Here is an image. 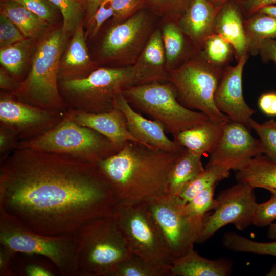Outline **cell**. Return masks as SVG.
Here are the masks:
<instances>
[{
  "label": "cell",
  "mask_w": 276,
  "mask_h": 276,
  "mask_svg": "<svg viewBox=\"0 0 276 276\" xmlns=\"http://www.w3.org/2000/svg\"><path fill=\"white\" fill-rule=\"evenodd\" d=\"M118 203L97 163L18 148L0 168V212L34 232L76 234L87 222L111 216Z\"/></svg>",
  "instance_id": "obj_1"
},
{
  "label": "cell",
  "mask_w": 276,
  "mask_h": 276,
  "mask_svg": "<svg viewBox=\"0 0 276 276\" xmlns=\"http://www.w3.org/2000/svg\"><path fill=\"white\" fill-rule=\"evenodd\" d=\"M181 152H169L129 141L97 164L118 203L146 202L168 194L169 173Z\"/></svg>",
  "instance_id": "obj_2"
},
{
  "label": "cell",
  "mask_w": 276,
  "mask_h": 276,
  "mask_svg": "<svg viewBox=\"0 0 276 276\" xmlns=\"http://www.w3.org/2000/svg\"><path fill=\"white\" fill-rule=\"evenodd\" d=\"M68 36L61 27L49 30L39 38L29 73L18 87L22 98L46 110L62 106L57 81Z\"/></svg>",
  "instance_id": "obj_3"
},
{
  "label": "cell",
  "mask_w": 276,
  "mask_h": 276,
  "mask_svg": "<svg viewBox=\"0 0 276 276\" xmlns=\"http://www.w3.org/2000/svg\"><path fill=\"white\" fill-rule=\"evenodd\" d=\"M76 234L80 242L77 276H113L132 254L112 216L87 222Z\"/></svg>",
  "instance_id": "obj_4"
},
{
  "label": "cell",
  "mask_w": 276,
  "mask_h": 276,
  "mask_svg": "<svg viewBox=\"0 0 276 276\" xmlns=\"http://www.w3.org/2000/svg\"><path fill=\"white\" fill-rule=\"evenodd\" d=\"M0 244L15 252L46 258L60 275L77 276L80 246L77 234L51 236L38 234L0 212Z\"/></svg>",
  "instance_id": "obj_5"
},
{
  "label": "cell",
  "mask_w": 276,
  "mask_h": 276,
  "mask_svg": "<svg viewBox=\"0 0 276 276\" xmlns=\"http://www.w3.org/2000/svg\"><path fill=\"white\" fill-rule=\"evenodd\" d=\"M224 68L209 63L199 54L169 71L167 80L175 88L182 105L203 113L212 120L227 122L229 119L217 109L214 102Z\"/></svg>",
  "instance_id": "obj_6"
},
{
  "label": "cell",
  "mask_w": 276,
  "mask_h": 276,
  "mask_svg": "<svg viewBox=\"0 0 276 276\" xmlns=\"http://www.w3.org/2000/svg\"><path fill=\"white\" fill-rule=\"evenodd\" d=\"M18 147L68 155L95 163L111 156L121 148L69 117L50 130L20 143Z\"/></svg>",
  "instance_id": "obj_7"
},
{
  "label": "cell",
  "mask_w": 276,
  "mask_h": 276,
  "mask_svg": "<svg viewBox=\"0 0 276 276\" xmlns=\"http://www.w3.org/2000/svg\"><path fill=\"white\" fill-rule=\"evenodd\" d=\"M112 216L132 254L157 266L171 265L173 257L145 202L117 203Z\"/></svg>",
  "instance_id": "obj_8"
},
{
  "label": "cell",
  "mask_w": 276,
  "mask_h": 276,
  "mask_svg": "<svg viewBox=\"0 0 276 276\" xmlns=\"http://www.w3.org/2000/svg\"><path fill=\"white\" fill-rule=\"evenodd\" d=\"M123 94L129 103L160 122L173 136L209 119L203 113L182 105L170 82L134 85Z\"/></svg>",
  "instance_id": "obj_9"
},
{
  "label": "cell",
  "mask_w": 276,
  "mask_h": 276,
  "mask_svg": "<svg viewBox=\"0 0 276 276\" xmlns=\"http://www.w3.org/2000/svg\"><path fill=\"white\" fill-rule=\"evenodd\" d=\"M163 233L174 260L198 243L205 216L192 214L178 196L167 194L145 202Z\"/></svg>",
  "instance_id": "obj_10"
},
{
  "label": "cell",
  "mask_w": 276,
  "mask_h": 276,
  "mask_svg": "<svg viewBox=\"0 0 276 276\" xmlns=\"http://www.w3.org/2000/svg\"><path fill=\"white\" fill-rule=\"evenodd\" d=\"M137 83L132 65L97 68L83 77L64 79L62 85L68 94L85 104L89 112L98 113L113 108L115 96Z\"/></svg>",
  "instance_id": "obj_11"
},
{
  "label": "cell",
  "mask_w": 276,
  "mask_h": 276,
  "mask_svg": "<svg viewBox=\"0 0 276 276\" xmlns=\"http://www.w3.org/2000/svg\"><path fill=\"white\" fill-rule=\"evenodd\" d=\"M258 203L254 189L237 182L221 191L215 198L212 214L205 216L198 243L203 242L223 226L232 224L238 230L253 223Z\"/></svg>",
  "instance_id": "obj_12"
},
{
  "label": "cell",
  "mask_w": 276,
  "mask_h": 276,
  "mask_svg": "<svg viewBox=\"0 0 276 276\" xmlns=\"http://www.w3.org/2000/svg\"><path fill=\"white\" fill-rule=\"evenodd\" d=\"M151 28L150 18L142 12L112 24L102 41V57L124 66L133 65L151 34Z\"/></svg>",
  "instance_id": "obj_13"
},
{
  "label": "cell",
  "mask_w": 276,
  "mask_h": 276,
  "mask_svg": "<svg viewBox=\"0 0 276 276\" xmlns=\"http://www.w3.org/2000/svg\"><path fill=\"white\" fill-rule=\"evenodd\" d=\"M251 129L231 120L225 123L222 137L210 153L206 165L218 166L237 171L252 158L264 154L262 145Z\"/></svg>",
  "instance_id": "obj_14"
},
{
  "label": "cell",
  "mask_w": 276,
  "mask_h": 276,
  "mask_svg": "<svg viewBox=\"0 0 276 276\" xmlns=\"http://www.w3.org/2000/svg\"><path fill=\"white\" fill-rule=\"evenodd\" d=\"M248 55L242 57L235 66L225 67L215 93L214 102L230 120L251 129L249 122L255 110L245 102L242 90L243 71Z\"/></svg>",
  "instance_id": "obj_15"
},
{
  "label": "cell",
  "mask_w": 276,
  "mask_h": 276,
  "mask_svg": "<svg viewBox=\"0 0 276 276\" xmlns=\"http://www.w3.org/2000/svg\"><path fill=\"white\" fill-rule=\"evenodd\" d=\"M113 106L124 115L127 127L132 136L144 145L172 153L180 152L185 149L166 135L162 123L155 120L147 119L136 112L123 93L115 96Z\"/></svg>",
  "instance_id": "obj_16"
},
{
  "label": "cell",
  "mask_w": 276,
  "mask_h": 276,
  "mask_svg": "<svg viewBox=\"0 0 276 276\" xmlns=\"http://www.w3.org/2000/svg\"><path fill=\"white\" fill-rule=\"evenodd\" d=\"M68 117L80 125L89 128L103 135L120 148L129 141L144 145L132 136L127 127L124 115L116 108L98 113L75 111Z\"/></svg>",
  "instance_id": "obj_17"
},
{
  "label": "cell",
  "mask_w": 276,
  "mask_h": 276,
  "mask_svg": "<svg viewBox=\"0 0 276 276\" xmlns=\"http://www.w3.org/2000/svg\"><path fill=\"white\" fill-rule=\"evenodd\" d=\"M220 9L209 0H192L178 20L182 31L198 52L205 39L216 33L215 20Z\"/></svg>",
  "instance_id": "obj_18"
},
{
  "label": "cell",
  "mask_w": 276,
  "mask_h": 276,
  "mask_svg": "<svg viewBox=\"0 0 276 276\" xmlns=\"http://www.w3.org/2000/svg\"><path fill=\"white\" fill-rule=\"evenodd\" d=\"M133 65L137 84L161 82L168 79V72L160 29L151 33Z\"/></svg>",
  "instance_id": "obj_19"
},
{
  "label": "cell",
  "mask_w": 276,
  "mask_h": 276,
  "mask_svg": "<svg viewBox=\"0 0 276 276\" xmlns=\"http://www.w3.org/2000/svg\"><path fill=\"white\" fill-rule=\"evenodd\" d=\"M244 22L237 6L227 1L221 7L215 17V32L232 45L237 61L249 55Z\"/></svg>",
  "instance_id": "obj_20"
},
{
  "label": "cell",
  "mask_w": 276,
  "mask_h": 276,
  "mask_svg": "<svg viewBox=\"0 0 276 276\" xmlns=\"http://www.w3.org/2000/svg\"><path fill=\"white\" fill-rule=\"evenodd\" d=\"M232 264L225 259L210 260L203 257L194 248L175 259L170 265V276H227Z\"/></svg>",
  "instance_id": "obj_21"
},
{
  "label": "cell",
  "mask_w": 276,
  "mask_h": 276,
  "mask_svg": "<svg viewBox=\"0 0 276 276\" xmlns=\"http://www.w3.org/2000/svg\"><path fill=\"white\" fill-rule=\"evenodd\" d=\"M226 122L209 119L174 135V140L187 150L203 155L211 153L218 144Z\"/></svg>",
  "instance_id": "obj_22"
},
{
  "label": "cell",
  "mask_w": 276,
  "mask_h": 276,
  "mask_svg": "<svg viewBox=\"0 0 276 276\" xmlns=\"http://www.w3.org/2000/svg\"><path fill=\"white\" fill-rule=\"evenodd\" d=\"M52 118L51 113L45 109L9 98L1 99L0 120L10 128L17 130L28 129L43 124Z\"/></svg>",
  "instance_id": "obj_23"
},
{
  "label": "cell",
  "mask_w": 276,
  "mask_h": 276,
  "mask_svg": "<svg viewBox=\"0 0 276 276\" xmlns=\"http://www.w3.org/2000/svg\"><path fill=\"white\" fill-rule=\"evenodd\" d=\"M85 39L82 21L76 28L61 58L59 73L63 75L65 79L71 78L76 74L88 75L95 70Z\"/></svg>",
  "instance_id": "obj_24"
},
{
  "label": "cell",
  "mask_w": 276,
  "mask_h": 276,
  "mask_svg": "<svg viewBox=\"0 0 276 276\" xmlns=\"http://www.w3.org/2000/svg\"><path fill=\"white\" fill-rule=\"evenodd\" d=\"M160 30L166 65L169 72L192 56L189 45H193L188 42L190 41L182 31L177 21L168 19Z\"/></svg>",
  "instance_id": "obj_25"
},
{
  "label": "cell",
  "mask_w": 276,
  "mask_h": 276,
  "mask_svg": "<svg viewBox=\"0 0 276 276\" xmlns=\"http://www.w3.org/2000/svg\"><path fill=\"white\" fill-rule=\"evenodd\" d=\"M237 182L255 189H276V163L261 154L250 159L235 174Z\"/></svg>",
  "instance_id": "obj_26"
},
{
  "label": "cell",
  "mask_w": 276,
  "mask_h": 276,
  "mask_svg": "<svg viewBox=\"0 0 276 276\" xmlns=\"http://www.w3.org/2000/svg\"><path fill=\"white\" fill-rule=\"evenodd\" d=\"M1 14L11 20L26 38L39 39L51 27L45 21L14 0H3Z\"/></svg>",
  "instance_id": "obj_27"
},
{
  "label": "cell",
  "mask_w": 276,
  "mask_h": 276,
  "mask_svg": "<svg viewBox=\"0 0 276 276\" xmlns=\"http://www.w3.org/2000/svg\"><path fill=\"white\" fill-rule=\"evenodd\" d=\"M202 156L186 148L180 153L169 173L168 194L178 196L187 183L204 171Z\"/></svg>",
  "instance_id": "obj_28"
},
{
  "label": "cell",
  "mask_w": 276,
  "mask_h": 276,
  "mask_svg": "<svg viewBox=\"0 0 276 276\" xmlns=\"http://www.w3.org/2000/svg\"><path fill=\"white\" fill-rule=\"evenodd\" d=\"M248 53L258 54L263 41L276 38V18L258 12L250 16L244 22Z\"/></svg>",
  "instance_id": "obj_29"
},
{
  "label": "cell",
  "mask_w": 276,
  "mask_h": 276,
  "mask_svg": "<svg viewBox=\"0 0 276 276\" xmlns=\"http://www.w3.org/2000/svg\"><path fill=\"white\" fill-rule=\"evenodd\" d=\"M37 39L25 38L14 44L1 48L0 62L13 74H20L31 55H33Z\"/></svg>",
  "instance_id": "obj_30"
},
{
  "label": "cell",
  "mask_w": 276,
  "mask_h": 276,
  "mask_svg": "<svg viewBox=\"0 0 276 276\" xmlns=\"http://www.w3.org/2000/svg\"><path fill=\"white\" fill-rule=\"evenodd\" d=\"M230 171L218 166L206 165L203 171L185 186L178 196L187 203L206 188L228 177Z\"/></svg>",
  "instance_id": "obj_31"
},
{
  "label": "cell",
  "mask_w": 276,
  "mask_h": 276,
  "mask_svg": "<svg viewBox=\"0 0 276 276\" xmlns=\"http://www.w3.org/2000/svg\"><path fill=\"white\" fill-rule=\"evenodd\" d=\"M199 54L209 63L225 68L235 52L229 42L219 34L214 33L205 39Z\"/></svg>",
  "instance_id": "obj_32"
},
{
  "label": "cell",
  "mask_w": 276,
  "mask_h": 276,
  "mask_svg": "<svg viewBox=\"0 0 276 276\" xmlns=\"http://www.w3.org/2000/svg\"><path fill=\"white\" fill-rule=\"evenodd\" d=\"M222 243L224 247L233 251L276 257V240L269 242H258L234 232H228L224 234Z\"/></svg>",
  "instance_id": "obj_33"
},
{
  "label": "cell",
  "mask_w": 276,
  "mask_h": 276,
  "mask_svg": "<svg viewBox=\"0 0 276 276\" xmlns=\"http://www.w3.org/2000/svg\"><path fill=\"white\" fill-rule=\"evenodd\" d=\"M113 276H170V265L157 266L131 254L120 263Z\"/></svg>",
  "instance_id": "obj_34"
},
{
  "label": "cell",
  "mask_w": 276,
  "mask_h": 276,
  "mask_svg": "<svg viewBox=\"0 0 276 276\" xmlns=\"http://www.w3.org/2000/svg\"><path fill=\"white\" fill-rule=\"evenodd\" d=\"M59 10L63 18V30L72 35L82 21L83 8L80 0H49Z\"/></svg>",
  "instance_id": "obj_35"
},
{
  "label": "cell",
  "mask_w": 276,
  "mask_h": 276,
  "mask_svg": "<svg viewBox=\"0 0 276 276\" xmlns=\"http://www.w3.org/2000/svg\"><path fill=\"white\" fill-rule=\"evenodd\" d=\"M249 126L259 138L263 148V154L276 163V120L271 119L259 123L252 118Z\"/></svg>",
  "instance_id": "obj_36"
},
{
  "label": "cell",
  "mask_w": 276,
  "mask_h": 276,
  "mask_svg": "<svg viewBox=\"0 0 276 276\" xmlns=\"http://www.w3.org/2000/svg\"><path fill=\"white\" fill-rule=\"evenodd\" d=\"M157 14L177 21L192 0H144Z\"/></svg>",
  "instance_id": "obj_37"
},
{
  "label": "cell",
  "mask_w": 276,
  "mask_h": 276,
  "mask_svg": "<svg viewBox=\"0 0 276 276\" xmlns=\"http://www.w3.org/2000/svg\"><path fill=\"white\" fill-rule=\"evenodd\" d=\"M27 258L17 252L19 275L53 276L56 275L53 268L47 263L34 258V255L26 254Z\"/></svg>",
  "instance_id": "obj_38"
},
{
  "label": "cell",
  "mask_w": 276,
  "mask_h": 276,
  "mask_svg": "<svg viewBox=\"0 0 276 276\" xmlns=\"http://www.w3.org/2000/svg\"><path fill=\"white\" fill-rule=\"evenodd\" d=\"M216 186L206 188L186 203L188 209L192 214L203 217L209 211L214 209L215 204L214 194Z\"/></svg>",
  "instance_id": "obj_39"
},
{
  "label": "cell",
  "mask_w": 276,
  "mask_h": 276,
  "mask_svg": "<svg viewBox=\"0 0 276 276\" xmlns=\"http://www.w3.org/2000/svg\"><path fill=\"white\" fill-rule=\"evenodd\" d=\"M37 15L50 26L57 21V8L49 0H14Z\"/></svg>",
  "instance_id": "obj_40"
},
{
  "label": "cell",
  "mask_w": 276,
  "mask_h": 276,
  "mask_svg": "<svg viewBox=\"0 0 276 276\" xmlns=\"http://www.w3.org/2000/svg\"><path fill=\"white\" fill-rule=\"evenodd\" d=\"M113 0H101L98 8L93 17L87 22L86 38L95 36L103 24L109 18L113 17Z\"/></svg>",
  "instance_id": "obj_41"
},
{
  "label": "cell",
  "mask_w": 276,
  "mask_h": 276,
  "mask_svg": "<svg viewBox=\"0 0 276 276\" xmlns=\"http://www.w3.org/2000/svg\"><path fill=\"white\" fill-rule=\"evenodd\" d=\"M270 198L257 205L252 224L258 227L270 225L276 220V192H271Z\"/></svg>",
  "instance_id": "obj_42"
},
{
  "label": "cell",
  "mask_w": 276,
  "mask_h": 276,
  "mask_svg": "<svg viewBox=\"0 0 276 276\" xmlns=\"http://www.w3.org/2000/svg\"><path fill=\"white\" fill-rule=\"evenodd\" d=\"M144 0H113V24L121 23L127 20L141 8Z\"/></svg>",
  "instance_id": "obj_43"
},
{
  "label": "cell",
  "mask_w": 276,
  "mask_h": 276,
  "mask_svg": "<svg viewBox=\"0 0 276 276\" xmlns=\"http://www.w3.org/2000/svg\"><path fill=\"white\" fill-rule=\"evenodd\" d=\"M25 36L8 17L0 15V48L6 47L20 41Z\"/></svg>",
  "instance_id": "obj_44"
},
{
  "label": "cell",
  "mask_w": 276,
  "mask_h": 276,
  "mask_svg": "<svg viewBox=\"0 0 276 276\" xmlns=\"http://www.w3.org/2000/svg\"><path fill=\"white\" fill-rule=\"evenodd\" d=\"M0 275H19L17 252L0 246Z\"/></svg>",
  "instance_id": "obj_45"
},
{
  "label": "cell",
  "mask_w": 276,
  "mask_h": 276,
  "mask_svg": "<svg viewBox=\"0 0 276 276\" xmlns=\"http://www.w3.org/2000/svg\"><path fill=\"white\" fill-rule=\"evenodd\" d=\"M261 111L268 116H276V92L268 91L262 93L258 100Z\"/></svg>",
  "instance_id": "obj_46"
},
{
  "label": "cell",
  "mask_w": 276,
  "mask_h": 276,
  "mask_svg": "<svg viewBox=\"0 0 276 276\" xmlns=\"http://www.w3.org/2000/svg\"><path fill=\"white\" fill-rule=\"evenodd\" d=\"M258 54L265 62L273 61L276 64V38L266 39L262 41Z\"/></svg>",
  "instance_id": "obj_47"
},
{
  "label": "cell",
  "mask_w": 276,
  "mask_h": 276,
  "mask_svg": "<svg viewBox=\"0 0 276 276\" xmlns=\"http://www.w3.org/2000/svg\"><path fill=\"white\" fill-rule=\"evenodd\" d=\"M273 4H276V0H249L247 4L249 16L258 12L262 8Z\"/></svg>",
  "instance_id": "obj_48"
},
{
  "label": "cell",
  "mask_w": 276,
  "mask_h": 276,
  "mask_svg": "<svg viewBox=\"0 0 276 276\" xmlns=\"http://www.w3.org/2000/svg\"><path fill=\"white\" fill-rule=\"evenodd\" d=\"M15 82L1 68L0 70V87L2 89H10L15 86Z\"/></svg>",
  "instance_id": "obj_49"
},
{
  "label": "cell",
  "mask_w": 276,
  "mask_h": 276,
  "mask_svg": "<svg viewBox=\"0 0 276 276\" xmlns=\"http://www.w3.org/2000/svg\"><path fill=\"white\" fill-rule=\"evenodd\" d=\"M101 0H87V22L93 17L96 12Z\"/></svg>",
  "instance_id": "obj_50"
},
{
  "label": "cell",
  "mask_w": 276,
  "mask_h": 276,
  "mask_svg": "<svg viewBox=\"0 0 276 276\" xmlns=\"http://www.w3.org/2000/svg\"><path fill=\"white\" fill-rule=\"evenodd\" d=\"M258 12L276 18V6H267L260 9Z\"/></svg>",
  "instance_id": "obj_51"
},
{
  "label": "cell",
  "mask_w": 276,
  "mask_h": 276,
  "mask_svg": "<svg viewBox=\"0 0 276 276\" xmlns=\"http://www.w3.org/2000/svg\"><path fill=\"white\" fill-rule=\"evenodd\" d=\"M267 233L270 239L276 240V222L269 225Z\"/></svg>",
  "instance_id": "obj_52"
},
{
  "label": "cell",
  "mask_w": 276,
  "mask_h": 276,
  "mask_svg": "<svg viewBox=\"0 0 276 276\" xmlns=\"http://www.w3.org/2000/svg\"><path fill=\"white\" fill-rule=\"evenodd\" d=\"M7 142L8 140L6 136V133L1 130L0 134V146L1 151L6 146Z\"/></svg>",
  "instance_id": "obj_53"
},
{
  "label": "cell",
  "mask_w": 276,
  "mask_h": 276,
  "mask_svg": "<svg viewBox=\"0 0 276 276\" xmlns=\"http://www.w3.org/2000/svg\"><path fill=\"white\" fill-rule=\"evenodd\" d=\"M216 7L220 8L228 0H209Z\"/></svg>",
  "instance_id": "obj_54"
},
{
  "label": "cell",
  "mask_w": 276,
  "mask_h": 276,
  "mask_svg": "<svg viewBox=\"0 0 276 276\" xmlns=\"http://www.w3.org/2000/svg\"><path fill=\"white\" fill-rule=\"evenodd\" d=\"M266 275L276 276V264L272 266Z\"/></svg>",
  "instance_id": "obj_55"
},
{
  "label": "cell",
  "mask_w": 276,
  "mask_h": 276,
  "mask_svg": "<svg viewBox=\"0 0 276 276\" xmlns=\"http://www.w3.org/2000/svg\"><path fill=\"white\" fill-rule=\"evenodd\" d=\"M267 190H268L270 192H276V189H269Z\"/></svg>",
  "instance_id": "obj_56"
}]
</instances>
